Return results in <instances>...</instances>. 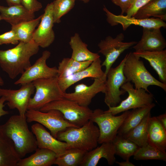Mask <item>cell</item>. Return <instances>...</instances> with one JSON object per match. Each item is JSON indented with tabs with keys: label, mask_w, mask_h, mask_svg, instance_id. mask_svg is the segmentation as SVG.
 I'll use <instances>...</instances> for the list:
<instances>
[{
	"label": "cell",
	"mask_w": 166,
	"mask_h": 166,
	"mask_svg": "<svg viewBox=\"0 0 166 166\" xmlns=\"http://www.w3.org/2000/svg\"><path fill=\"white\" fill-rule=\"evenodd\" d=\"M4 84V81L0 75V86H3Z\"/></svg>",
	"instance_id": "44"
},
{
	"label": "cell",
	"mask_w": 166,
	"mask_h": 166,
	"mask_svg": "<svg viewBox=\"0 0 166 166\" xmlns=\"http://www.w3.org/2000/svg\"><path fill=\"white\" fill-rule=\"evenodd\" d=\"M152 0H134L132 5L127 11L128 17H133L137 11Z\"/></svg>",
	"instance_id": "37"
},
{
	"label": "cell",
	"mask_w": 166,
	"mask_h": 166,
	"mask_svg": "<svg viewBox=\"0 0 166 166\" xmlns=\"http://www.w3.org/2000/svg\"><path fill=\"white\" fill-rule=\"evenodd\" d=\"M133 156L134 159L136 160H155L166 161V152L148 144L140 147Z\"/></svg>",
	"instance_id": "34"
},
{
	"label": "cell",
	"mask_w": 166,
	"mask_h": 166,
	"mask_svg": "<svg viewBox=\"0 0 166 166\" xmlns=\"http://www.w3.org/2000/svg\"><path fill=\"white\" fill-rule=\"evenodd\" d=\"M75 0L76 1V0ZM79 0L85 3H87L88 2L90 1V0Z\"/></svg>",
	"instance_id": "45"
},
{
	"label": "cell",
	"mask_w": 166,
	"mask_h": 166,
	"mask_svg": "<svg viewBox=\"0 0 166 166\" xmlns=\"http://www.w3.org/2000/svg\"><path fill=\"white\" fill-rule=\"evenodd\" d=\"M160 28L143 29L142 35L140 40L133 46L135 51H156L164 50L166 42L163 36Z\"/></svg>",
	"instance_id": "19"
},
{
	"label": "cell",
	"mask_w": 166,
	"mask_h": 166,
	"mask_svg": "<svg viewBox=\"0 0 166 166\" xmlns=\"http://www.w3.org/2000/svg\"><path fill=\"white\" fill-rule=\"evenodd\" d=\"M86 152L77 148H67L57 157L54 164L58 166H80Z\"/></svg>",
	"instance_id": "33"
},
{
	"label": "cell",
	"mask_w": 166,
	"mask_h": 166,
	"mask_svg": "<svg viewBox=\"0 0 166 166\" xmlns=\"http://www.w3.org/2000/svg\"><path fill=\"white\" fill-rule=\"evenodd\" d=\"M117 164L120 166H135V165L130 162L129 159L125 160V161L122 162L116 161Z\"/></svg>",
	"instance_id": "42"
},
{
	"label": "cell",
	"mask_w": 166,
	"mask_h": 166,
	"mask_svg": "<svg viewBox=\"0 0 166 166\" xmlns=\"http://www.w3.org/2000/svg\"><path fill=\"white\" fill-rule=\"evenodd\" d=\"M75 0H55L52 2L53 15L54 23H59L61 18L74 7Z\"/></svg>",
	"instance_id": "35"
},
{
	"label": "cell",
	"mask_w": 166,
	"mask_h": 166,
	"mask_svg": "<svg viewBox=\"0 0 166 166\" xmlns=\"http://www.w3.org/2000/svg\"><path fill=\"white\" fill-rule=\"evenodd\" d=\"M17 90L0 88V97H4L10 109H17L21 116H25L28 102L35 88L32 82L21 85Z\"/></svg>",
	"instance_id": "13"
},
{
	"label": "cell",
	"mask_w": 166,
	"mask_h": 166,
	"mask_svg": "<svg viewBox=\"0 0 166 166\" xmlns=\"http://www.w3.org/2000/svg\"><path fill=\"white\" fill-rule=\"evenodd\" d=\"M0 14L2 20L11 26L34 19V13L27 10L22 4L6 7L0 5Z\"/></svg>",
	"instance_id": "22"
},
{
	"label": "cell",
	"mask_w": 166,
	"mask_h": 166,
	"mask_svg": "<svg viewBox=\"0 0 166 166\" xmlns=\"http://www.w3.org/2000/svg\"><path fill=\"white\" fill-rule=\"evenodd\" d=\"M25 116L27 122H36L40 124L47 128L51 134L56 138L59 132L67 128L76 127L65 120L62 113L57 110L43 112L40 110L28 109Z\"/></svg>",
	"instance_id": "8"
},
{
	"label": "cell",
	"mask_w": 166,
	"mask_h": 166,
	"mask_svg": "<svg viewBox=\"0 0 166 166\" xmlns=\"http://www.w3.org/2000/svg\"><path fill=\"white\" fill-rule=\"evenodd\" d=\"M124 35L120 33L115 38L110 36L101 40L98 44L99 52L105 57L102 66L105 67V74L106 75L110 69L120 55L125 50L136 44L137 42H124Z\"/></svg>",
	"instance_id": "11"
},
{
	"label": "cell",
	"mask_w": 166,
	"mask_h": 166,
	"mask_svg": "<svg viewBox=\"0 0 166 166\" xmlns=\"http://www.w3.org/2000/svg\"><path fill=\"white\" fill-rule=\"evenodd\" d=\"M147 131L148 144L166 152V130L156 117H150Z\"/></svg>",
	"instance_id": "23"
},
{
	"label": "cell",
	"mask_w": 166,
	"mask_h": 166,
	"mask_svg": "<svg viewBox=\"0 0 166 166\" xmlns=\"http://www.w3.org/2000/svg\"><path fill=\"white\" fill-rule=\"evenodd\" d=\"M29 156L21 158L17 166H51L54 164L57 154L53 151L38 148Z\"/></svg>",
	"instance_id": "24"
},
{
	"label": "cell",
	"mask_w": 166,
	"mask_h": 166,
	"mask_svg": "<svg viewBox=\"0 0 166 166\" xmlns=\"http://www.w3.org/2000/svg\"><path fill=\"white\" fill-rule=\"evenodd\" d=\"M94 81L89 85L83 83L77 84L74 87V91L64 93V97L73 101L79 105L88 107L93 98L98 93H104L106 81L100 79L93 78Z\"/></svg>",
	"instance_id": "14"
},
{
	"label": "cell",
	"mask_w": 166,
	"mask_h": 166,
	"mask_svg": "<svg viewBox=\"0 0 166 166\" xmlns=\"http://www.w3.org/2000/svg\"><path fill=\"white\" fill-rule=\"evenodd\" d=\"M151 117L150 112L138 125L123 136L132 141L139 147H143L148 144V120Z\"/></svg>",
	"instance_id": "32"
},
{
	"label": "cell",
	"mask_w": 166,
	"mask_h": 166,
	"mask_svg": "<svg viewBox=\"0 0 166 166\" xmlns=\"http://www.w3.org/2000/svg\"><path fill=\"white\" fill-rule=\"evenodd\" d=\"M156 117L164 129L166 130V113L159 115Z\"/></svg>",
	"instance_id": "41"
},
{
	"label": "cell",
	"mask_w": 166,
	"mask_h": 166,
	"mask_svg": "<svg viewBox=\"0 0 166 166\" xmlns=\"http://www.w3.org/2000/svg\"><path fill=\"white\" fill-rule=\"evenodd\" d=\"M126 58V55L117 67H111L106 75L104 102L108 107L117 105L121 101V96L126 93L120 89L122 85L127 82L123 71Z\"/></svg>",
	"instance_id": "10"
},
{
	"label": "cell",
	"mask_w": 166,
	"mask_h": 166,
	"mask_svg": "<svg viewBox=\"0 0 166 166\" xmlns=\"http://www.w3.org/2000/svg\"><path fill=\"white\" fill-rule=\"evenodd\" d=\"M53 3L48 4L42 15L38 28L34 32L33 40L39 47L45 48L54 42L55 35L53 27L54 24L53 15Z\"/></svg>",
	"instance_id": "15"
},
{
	"label": "cell",
	"mask_w": 166,
	"mask_h": 166,
	"mask_svg": "<svg viewBox=\"0 0 166 166\" xmlns=\"http://www.w3.org/2000/svg\"><path fill=\"white\" fill-rule=\"evenodd\" d=\"M155 106L154 103L144 107L132 109L118 129L117 135L124 136L138 125Z\"/></svg>",
	"instance_id": "25"
},
{
	"label": "cell",
	"mask_w": 166,
	"mask_h": 166,
	"mask_svg": "<svg viewBox=\"0 0 166 166\" xmlns=\"http://www.w3.org/2000/svg\"><path fill=\"white\" fill-rule=\"evenodd\" d=\"M115 5L119 6L121 10V15L126 13L134 0H111Z\"/></svg>",
	"instance_id": "39"
},
{
	"label": "cell",
	"mask_w": 166,
	"mask_h": 166,
	"mask_svg": "<svg viewBox=\"0 0 166 166\" xmlns=\"http://www.w3.org/2000/svg\"><path fill=\"white\" fill-rule=\"evenodd\" d=\"M21 4L30 12L34 13L42 8V3L37 0H21Z\"/></svg>",
	"instance_id": "38"
},
{
	"label": "cell",
	"mask_w": 166,
	"mask_h": 166,
	"mask_svg": "<svg viewBox=\"0 0 166 166\" xmlns=\"http://www.w3.org/2000/svg\"><path fill=\"white\" fill-rule=\"evenodd\" d=\"M50 55L51 53L49 51H44L42 56L21 74L14 84L22 85L38 79L57 77V68L49 67L46 64V61Z\"/></svg>",
	"instance_id": "12"
},
{
	"label": "cell",
	"mask_w": 166,
	"mask_h": 166,
	"mask_svg": "<svg viewBox=\"0 0 166 166\" xmlns=\"http://www.w3.org/2000/svg\"><path fill=\"white\" fill-rule=\"evenodd\" d=\"M101 144L85 153L80 166H96L102 158L105 159L109 165L114 164L116 162L115 150L112 142Z\"/></svg>",
	"instance_id": "20"
},
{
	"label": "cell",
	"mask_w": 166,
	"mask_h": 166,
	"mask_svg": "<svg viewBox=\"0 0 166 166\" xmlns=\"http://www.w3.org/2000/svg\"><path fill=\"white\" fill-rule=\"evenodd\" d=\"M130 111L127 110L116 116L100 109L93 111L90 120L98 126L100 133L98 144L113 141Z\"/></svg>",
	"instance_id": "7"
},
{
	"label": "cell",
	"mask_w": 166,
	"mask_h": 166,
	"mask_svg": "<svg viewBox=\"0 0 166 166\" xmlns=\"http://www.w3.org/2000/svg\"><path fill=\"white\" fill-rule=\"evenodd\" d=\"M97 126L89 120L83 126L70 127L57 134V139L66 142L68 148H76L85 152L97 147L99 136Z\"/></svg>",
	"instance_id": "3"
},
{
	"label": "cell",
	"mask_w": 166,
	"mask_h": 166,
	"mask_svg": "<svg viewBox=\"0 0 166 166\" xmlns=\"http://www.w3.org/2000/svg\"><path fill=\"white\" fill-rule=\"evenodd\" d=\"M19 42L15 33L11 29L0 35V45L10 44H18Z\"/></svg>",
	"instance_id": "36"
},
{
	"label": "cell",
	"mask_w": 166,
	"mask_h": 166,
	"mask_svg": "<svg viewBox=\"0 0 166 166\" xmlns=\"http://www.w3.org/2000/svg\"><path fill=\"white\" fill-rule=\"evenodd\" d=\"M148 61L158 74L160 81L166 84V50L160 51H138L133 52Z\"/></svg>",
	"instance_id": "21"
},
{
	"label": "cell",
	"mask_w": 166,
	"mask_h": 166,
	"mask_svg": "<svg viewBox=\"0 0 166 166\" xmlns=\"http://www.w3.org/2000/svg\"><path fill=\"white\" fill-rule=\"evenodd\" d=\"M51 109L60 111L65 120L77 127L83 126L90 120L93 111L88 107L81 106L65 98L49 102L39 110L46 112Z\"/></svg>",
	"instance_id": "5"
},
{
	"label": "cell",
	"mask_w": 166,
	"mask_h": 166,
	"mask_svg": "<svg viewBox=\"0 0 166 166\" xmlns=\"http://www.w3.org/2000/svg\"><path fill=\"white\" fill-rule=\"evenodd\" d=\"M101 61L100 57L93 61L85 69L66 77L58 78V84L61 91L65 93L70 86L80 81L87 78L102 79L106 80V76L102 69Z\"/></svg>",
	"instance_id": "17"
},
{
	"label": "cell",
	"mask_w": 166,
	"mask_h": 166,
	"mask_svg": "<svg viewBox=\"0 0 166 166\" xmlns=\"http://www.w3.org/2000/svg\"><path fill=\"white\" fill-rule=\"evenodd\" d=\"M1 97L0 98V117L9 113V112L3 109L5 106L4 103L6 101L5 98L3 97Z\"/></svg>",
	"instance_id": "40"
},
{
	"label": "cell",
	"mask_w": 166,
	"mask_h": 166,
	"mask_svg": "<svg viewBox=\"0 0 166 166\" xmlns=\"http://www.w3.org/2000/svg\"><path fill=\"white\" fill-rule=\"evenodd\" d=\"M107 16L108 22L112 26L121 25L124 30L130 25H135L148 29L166 28V24L163 20L159 18H151L139 19L133 17H129L123 15H116L110 11L105 6L103 8Z\"/></svg>",
	"instance_id": "16"
},
{
	"label": "cell",
	"mask_w": 166,
	"mask_h": 166,
	"mask_svg": "<svg viewBox=\"0 0 166 166\" xmlns=\"http://www.w3.org/2000/svg\"><path fill=\"white\" fill-rule=\"evenodd\" d=\"M39 46L34 41L20 42L15 47L0 50V66L9 77L15 79L31 65L30 59L39 51Z\"/></svg>",
	"instance_id": "2"
},
{
	"label": "cell",
	"mask_w": 166,
	"mask_h": 166,
	"mask_svg": "<svg viewBox=\"0 0 166 166\" xmlns=\"http://www.w3.org/2000/svg\"><path fill=\"white\" fill-rule=\"evenodd\" d=\"M93 61H78L71 58H64L59 63L57 68L58 78L66 77L81 71L88 67Z\"/></svg>",
	"instance_id": "29"
},
{
	"label": "cell",
	"mask_w": 166,
	"mask_h": 166,
	"mask_svg": "<svg viewBox=\"0 0 166 166\" xmlns=\"http://www.w3.org/2000/svg\"><path fill=\"white\" fill-rule=\"evenodd\" d=\"M69 43L72 50L71 58L75 60L93 61L100 57L98 53L92 52L88 49V45L82 41L78 33H75L70 38Z\"/></svg>",
	"instance_id": "26"
},
{
	"label": "cell",
	"mask_w": 166,
	"mask_h": 166,
	"mask_svg": "<svg viewBox=\"0 0 166 166\" xmlns=\"http://www.w3.org/2000/svg\"><path fill=\"white\" fill-rule=\"evenodd\" d=\"M42 16V15L37 18L11 26V29L14 32L19 41L28 42L33 40V34Z\"/></svg>",
	"instance_id": "30"
},
{
	"label": "cell",
	"mask_w": 166,
	"mask_h": 166,
	"mask_svg": "<svg viewBox=\"0 0 166 166\" xmlns=\"http://www.w3.org/2000/svg\"><path fill=\"white\" fill-rule=\"evenodd\" d=\"M31 130L35 136L38 148L51 150L57 156L63 153L68 148L66 142L53 137L40 124L36 123L32 125Z\"/></svg>",
	"instance_id": "18"
},
{
	"label": "cell",
	"mask_w": 166,
	"mask_h": 166,
	"mask_svg": "<svg viewBox=\"0 0 166 166\" xmlns=\"http://www.w3.org/2000/svg\"><path fill=\"white\" fill-rule=\"evenodd\" d=\"M9 6L14 5H21V0H6Z\"/></svg>",
	"instance_id": "43"
},
{
	"label": "cell",
	"mask_w": 166,
	"mask_h": 166,
	"mask_svg": "<svg viewBox=\"0 0 166 166\" xmlns=\"http://www.w3.org/2000/svg\"><path fill=\"white\" fill-rule=\"evenodd\" d=\"M152 16L166 21V0H152L140 8L133 16L146 19Z\"/></svg>",
	"instance_id": "27"
},
{
	"label": "cell",
	"mask_w": 166,
	"mask_h": 166,
	"mask_svg": "<svg viewBox=\"0 0 166 166\" xmlns=\"http://www.w3.org/2000/svg\"><path fill=\"white\" fill-rule=\"evenodd\" d=\"M1 20H2V19L1 16V15H0V21H1Z\"/></svg>",
	"instance_id": "46"
},
{
	"label": "cell",
	"mask_w": 166,
	"mask_h": 166,
	"mask_svg": "<svg viewBox=\"0 0 166 166\" xmlns=\"http://www.w3.org/2000/svg\"><path fill=\"white\" fill-rule=\"evenodd\" d=\"M20 159L12 142L0 134V166H17Z\"/></svg>",
	"instance_id": "28"
},
{
	"label": "cell",
	"mask_w": 166,
	"mask_h": 166,
	"mask_svg": "<svg viewBox=\"0 0 166 166\" xmlns=\"http://www.w3.org/2000/svg\"><path fill=\"white\" fill-rule=\"evenodd\" d=\"M112 142L114 146L116 154L125 160L129 159L140 147L131 140L118 135Z\"/></svg>",
	"instance_id": "31"
},
{
	"label": "cell",
	"mask_w": 166,
	"mask_h": 166,
	"mask_svg": "<svg viewBox=\"0 0 166 166\" xmlns=\"http://www.w3.org/2000/svg\"><path fill=\"white\" fill-rule=\"evenodd\" d=\"M121 88L128 93V97L121 101L119 105L109 107L106 112L116 115L130 109L144 107L153 103L154 97L152 93L142 89L134 88L130 82H126L122 85Z\"/></svg>",
	"instance_id": "9"
},
{
	"label": "cell",
	"mask_w": 166,
	"mask_h": 166,
	"mask_svg": "<svg viewBox=\"0 0 166 166\" xmlns=\"http://www.w3.org/2000/svg\"><path fill=\"white\" fill-rule=\"evenodd\" d=\"M36 92L29 101L27 110H39L44 106L53 101L64 97L57 77L37 79L32 82Z\"/></svg>",
	"instance_id": "6"
},
{
	"label": "cell",
	"mask_w": 166,
	"mask_h": 166,
	"mask_svg": "<svg viewBox=\"0 0 166 166\" xmlns=\"http://www.w3.org/2000/svg\"><path fill=\"white\" fill-rule=\"evenodd\" d=\"M26 116L14 115L0 125V134L13 143L20 158L38 148L35 136L29 128Z\"/></svg>",
	"instance_id": "1"
},
{
	"label": "cell",
	"mask_w": 166,
	"mask_h": 166,
	"mask_svg": "<svg viewBox=\"0 0 166 166\" xmlns=\"http://www.w3.org/2000/svg\"><path fill=\"white\" fill-rule=\"evenodd\" d=\"M140 58L133 52L126 54L123 71L127 82L133 83L136 89H142L148 93V87L150 85L158 86L166 91V84L154 77Z\"/></svg>",
	"instance_id": "4"
}]
</instances>
